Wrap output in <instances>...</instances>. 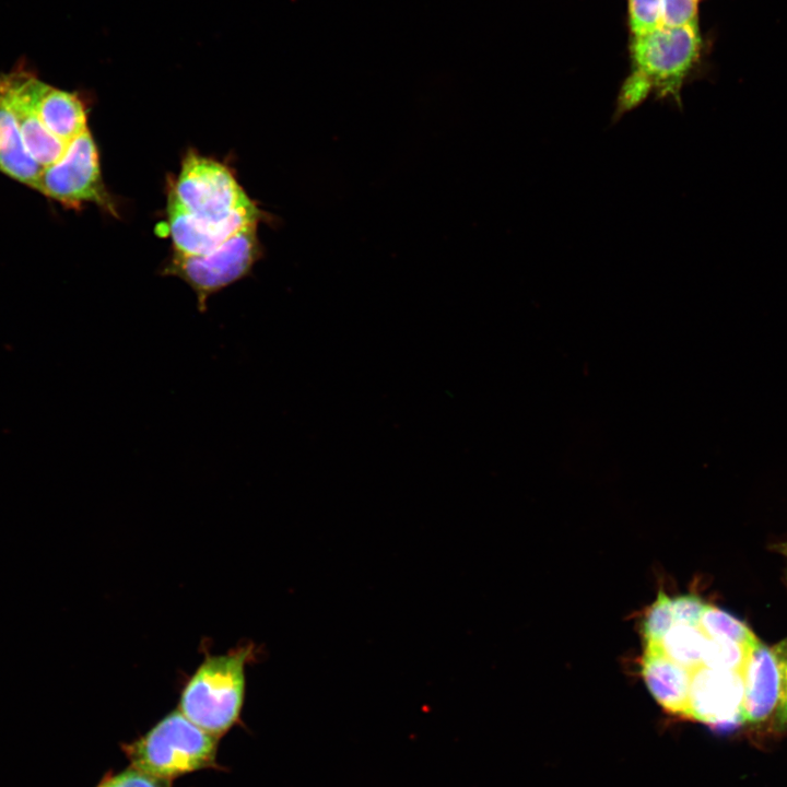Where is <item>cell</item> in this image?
Segmentation results:
<instances>
[{"mask_svg":"<svg viewBox=\"0 0 787 787\" xmlns=\"http://www.w3.org/2000/svg\"><path fill=\"white\" fill-rule=\"evenodd\" d=\"M263 219L265 213L242 215L223 223H210L167 204V228L174 252L178 255L198 256L210 252L242 230L258 225Z\"/></svg>","mask_w":787,"mask_h":787,"instance_id":"cell-9","label":"cell"},{"mask_svg":"<svg viewBox=\"0 0 787 787\" xmlns=\"http://www.w3.org/2000/svg\"><path fill=\"white\" fill-rule=\"evenodd\" d=\"M34 107L44 127L66 144L89 129L87 113L81 97L40 79L35 85Z\"/></svg>","mask_w":787,"mask_h":787,"instance_id":"cell-12","label":"cell"},{"mask_svg":"<svg viewBox=\"0 0 787 787\" xmlns=\"http://www.w3.org/2000/svg\"><path fill=\"white\" fill-rule=\"evenodd\" d=\"M706 602L694 594L680 595L672 599L674 623L698 626Z\"/></svg>","mask_w":787,"mask_h":787,"instance_id":"cell-21","label":"cell"},{"mask_svg":"<svg viewBox=\"0 0 787 787\" xmlns=\"http://www.w3.org/2000/svg\"><path fill=\"white\" fill-rule=\"evenodd\" d=\"M706 639L698 626L674 623L660 642V647L668 658L693 670L703 665Z\"/></svg>","mask_w":787,"mask_h":787,"instance_id":"cell-14","label":"cell"},{"mask_svg":"<svg viewBox=\"0 0 787 787\" xmlns=\"http://www.w3.org/2000/svg\"><path fill=\"white\" fill-rule=\"evenodd\" d=\"M700 43L697 23L660 26L635 36L631 46L634 68L620 91L614 121L641 105L651 92L681 106L680 90L697 62Z\"/></svg>","mask_w":787,"mask_h":787,"instance_id":"cell-1","label":"cell"},{"mask_svg":"<svg viewBox=\"0 0 787 787\" xmlns=\"http://www.w3.org/2000/svg\"><path fill=\"white\" fill-rule=\"evenodd\" d=\"M698 0H662L661 26L678 27L697 23Z\"/></svg>","mask_w":787,"mask_h":787,"instance_id":"cell-19","label":"cell"},{"mask_svg":"<svg viewBox=\"0 0 787 787\" xmlns=\"http://www.w3.org/2000/svg\"><path fill=\"white\" fill-rule=\"evenodd\" d=\"M39 78L25 68H15L0 75V90L12 108L30 155L42 168L57 163L68 144L49 132L37 117L34 91Z\"/></svg>","mask_w":787,"mask_h":787,"instance_id":"cell-8","label":"cell"},{"mask_svg":"<svg viewBox=\"0 0 787 787\" xmlns=\"http://www.w3.org/2000/svg\"><path fill=\"white\" fill-rule=\"evenodd\" d=\"M167 204L210 223L263 213L227 166L192 151L183 160L180 172L168 190Z\"/></svg>","mask_w":787,"mask_h":787,"instance_id":"cell-4","label":"cell"},{"mask_svg":"<svg viewBox=\"0 0 787 787\" xmlns=\"http://www.w3.org/2000/svg\"><path fill=\"white\" fill-rule=\"evenodd\" d=\"M772 650L778 665L780 678V696L776 714L780 724L787 727V638L773 646Z\"/></svg>","mask_w":787,"mask_h":787,"instance_id":"cell-22","label":"cell"},{"mask_svg":"<svg viewBox=\"0 0 787 787\" xmlns=\"http://www.w3.org/2000/svg\"><path fill=\"white\" fill-rule=\"evenodd\" d=\"M741 673L700 666L691 670L686 717L715 727L742 723Z\"/></svg>","mask_w":787,"mask_h":787,"instance_id":"cell-7","label":"cell"},{"mask_svg":"<svg viewBox=\"0 0 787 787\" xmlns=\"http://www.w3.org/2000/svg\"><path fill=\"white\" fill-rule=\"evenodd\" d=\"M771 548L773 551L787 557V541L777 542V543L773 544Z\"/></svg>","mask_w":787,"mask_h":787,"instance_id":"cell-23","label":"cell"},{"mask_svg":"<svg viewBox=\"0 0 787 787\" xmlns=\"http://www.w3.org/2000/svg\"><path fill=\"white\" fill-rule=\"evenodd\" d=\"M642 676L656 702L668 713L686 717L691 670L668 658L660 644L645 645Z\"/></svg>","mask_w":787,"mask_h":787,"instance_id":"cell-11","label":"cell"},{"mask_svg":"<svg viewBox=\"0 0 787 787\" xmlns=\"http://www.w3.org/2000/svg\"><path fill=\"white\" fill-rule=\"evenodd\" d=\"M218 739L177 709L161 719L143 737L124 744L122 749L132 767L171 779L213 766Z\"/></svg>","mask_w":787,"mask_h":787,"instance_id":"cell-3","label":"cell"},{"mask_svg":"<svg viewBox=\"0 0 787 787\" xmlns=\"http://www.w3.org/2000/svg\"><path fill=\"white\" fill-rule=\"evenodd\" d=\"M674 624L672 599L662 591L647 609L642 622V634L645 645L660 644L666 633Z\"/></svg>","mask_w":787,"mask_h":787,"instance_id":"cell-17","label":"cell"},{"mask_svg":"<svg viewBox=\"0 0 787 787\" xmlns=\"http://www.w3.org/2000/svg\"><path fill=\"white\" fill-rule=\"evenodd\" d=\"M261 254L257 225H252L236 233L210 252L198 256L174 252L161 272L187 283L196 294L198 310L204 313L208 299L245 278Z\"/></svg>","mask_w":787,"mask_h":787,"instance_id":"cell-5","label":"cell"},{"mask_svg":"<svg viewBox=\"0 0 787 787\" xmlns=\"http://www.w3.org/2000/svg\"><path fill=\"white\" fill-rule=\"evenodd\" d=\"M752 649L727 638L707 636L702 663L708 668L743 676Z\"/></svg>","mask_w":787,"mask_h":787,"instance_id":"cell-16","label":"cell"},{"mask_svg":"<svg viewBox=\"0 0 787 787\" xmlns=\"http://www.w3.org/2000/svg\"><path fill=\"white\" fill-rule=\"evenodd\" d=\"M42 169L27 152L15 114L0 90V172L34 189Z\"/></svg>","mask_w":787,"mask_h":787,"instance_id":"cell-13","label":"cell"},{"mask_svg":"<svg viewBox=\"0 0 787 787\" xmlns=\"http://www.w3.org/2000/svg\"><path fill=\"white\" fill-rule=\"evenodd\" d=\"M97 787H171V779L156 777L131 766L105 777Z\"/></svg>","mask_w":787,"mask_h":787,"instance_id":"cell-20","label":"cell"},{"mask_svg":"<svg viewBox=\"0 0 787 787\" xmlns=\"http://www.w3.org/2000/svg\"><path fill=\"white\" fill-rule=\"evenodd\" d=\"M254 644L221 655L207 654L185 683L178 710L219 738L238 719L246 689V667L256 657Z\"/></svg>","mask_w":787,"mask_h":787,"instance_id":"cell-2","label":"cell"},{"mask_svg":"<svg viewBox=\"0 0 787 787\" xmlns=\"http://www.w3.org/2000/svg\"><path fill=\"white\" fill-rule=\"evenodd\" d=\"M629 4L631 28L635 36L661 26L662 0H629Z\"/></svg>","mask_w":787,"mask_h":787,"instance_id":"cell-18","label":"cell"},{"mask_svg":"<svg viewBox=\"0 0 787 787\" xmlns=\"http://www.w3.org/2000/svg\"><path fill=\"white\" fill-rule=\"evenodd\" d=\"M742 677V723H762L776 710L780 696L779 670L772 648L760 642L750 651Z\"/></svg>","mask_w":787,"mask_h":787,"instance_id":"cell-10","label":"cell"},{"mask_svg":"<svg viewBox=\"0 0 787 787\" xmlns=\"http://www.w3.org/2000/svg\"><path fill=\"white\" fill-rule=\"evenodd\" d=\"M698 627L708 637L727 638L750 649L760 643L745 623L710 603L705 604Z\"/></svg>","mask_w":787,"mask_h":787,"instance_id":"cell-15","label":"cell"},{"mask_svg":"<svg viewBox=\"0 0 787 787\" xmlns=\"http://www.w3.org/2000/svg\"><path fill=\"white\" fill-rule=\"evenodd\" d=\"M34 189L66 208L78 210L84 203H93L118 216L116 201L103 181L98 150L89 129L68 144L57 163L42 169Z\"/></svg>","mask_w":787,"mask_h":787,"instance_id":"cell-6","label":"cell"}]
</instances>
